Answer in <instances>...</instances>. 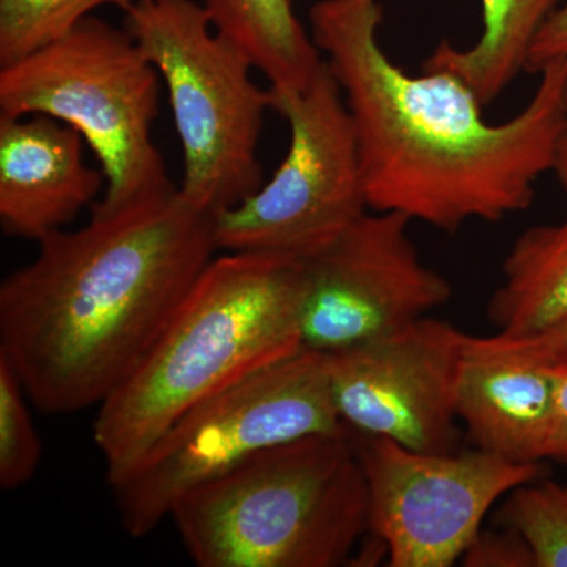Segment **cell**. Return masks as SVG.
Wrapping results in <instances>:
<instances>
[{"label":"cell","mask_w":567,"mask_h":567,"mask_svg":"<svg viewBox=\"0 0 567 567\" xmlns=\"http://www.w3.org/2000/svg\"><path fill=\"white\" fill-rule=\"evenodd\" d=\"M379 0H319L309 32L341 87L357 134L365 199L456 234L472 219L527 210L554 167L567 59L540 70L527 107L488 123L475 93L446 71L410 76L379 41Z\"/></svg>","instance_id":"cell-1"},{"label":"cell","mask_w":567,"mask_h":567,"mask_svg":"<svg viewBox=\"0 0 567 567\" xmlns=\"http://www.w3.org/2000/svg\"><path fill=\"white\" fill-rule=\"evenodd\" d=\"M215 215L171 185L39 241L0 284V357L41 413L102 405L218 251Z\"/></svg>","instance_id":"cell-2"},{"label":"cell","mask_w":567,"mask_h":567,"mask_svg":"<svg viewBox=\"0 0 567 567\" xmlns=\"http://www.w3.org/2000/svg\"><path fill=\"white\" fill-rule=\"evenodd\" d=\"M305 262L213 257L132 374L99 405L93 440L107 481L194 405L303 349Z\"/></svg>","instance_id":"cell-3"},{"label":"cell","mask_w":567,"mask_h":567,"mask_svg":"<svg viewBox=\"0 0 567 567\" xmlns=\"http://www.w3.org/2000/svg\"><path fill=\"white\" fill-rule=\"evenodd\" d=\"M200 567H338L369 533L349 427L282 443L186 492L171 516Z\"/></svg>","instance_id":"cell-4"},{"label":"cell","mask_w":567,"mask_h":567,"mask_svg":"<svg viewBox=\"0 0 567 567\" xmlns=\"http://www.w3.org/2000/svg\"><path fill=\"white\" fill-rule=\"evenodd\" d=\"M159 81L126 29L89 17L61 40L0 66V118L41 114L76 130L106 177L92 207L112 210L173 185L152 136Z\"/></svg>","instance_id":"cell-5"},{"label":"cell","mask_w":567,"mask_h":567,"mask_svg":"<svg viewBox=\"0 0 567 567\" xmlns=\"http://www.w3.org/2000/svg\"><path fill=\"white\" fill-rule=\"evenodd\" d=\"M125 29L158 70L182 144L181 193L216 215L264 185L259 151L271 92L194 0H134Z\"/></svg>","instance_id":"cell-6"},{"label":"cell","mask_w":567,"mask_h":567,"mask_svg":"<svg viewBox=\"0 0 567 567\" xmlns=\"http://www.w3.org/2000/svg\"><path fill=\"white\" fill-rule=\"evenodd\" d=\"M346 427L331 395L327 357L303 347L194 405L107 481L122 527L132 537L148 536L192 488L270 447Z\"/></svg>","instance_id":"cell-7"},{"label":"cell","mask_w":567,"mask_h":567,"mask_svg":"<svg viewBox=\"0 0 567 567\" xmlns=\"http://www.w3.org/2000/svg\"><path fill=\"white\" fill-rule=\"evenodd\" d=\"M271 92L290 145L271 181L215 215L216 249L309 259L368 213L357 134L327 62L303 91Z\"/></svg>","instance_id":"cell-8"},{"label":"cell","mask_w":567,"mask_h":567,"mask_svg":"<svg viewBox=\"0 0 567 567\" xmlns=\"http://www.w3.org/2000/svg\"><path fill=\"white\" fill-rule=\"evenodd\" d=\"M354 435L369 491V533L390 567H451L496 502L539 480L540 464L484 453H420L385 436Z\"/></svg>","instance_id":"cell-9"},{"label":"cell","mask_w":567,"mask_h":567,"mask_svg":"<svg viewBox=\"0 0 567 567\" xmlns=\"http://www.w3.org/2000/svg\"><path fill=\"white\" fill-rule=\"evenodd\" d=\"M410 223L401 213H365L303 260L305 347L341 352L402 330L451 300V282L421 262Z\"/></svg>","instance_id":"cell-10"},{"label":"cell","mask_w":567,"mask_h":567,"mask_svg":"<svg viewBox=\"0 0 567 567\" xmlns=\"http://www.w3.org/2000/svg\"><path fill=\"white\" fill-rule=\"evenodd\" d=\"M466 333L423 317L402 330L327 357L336 412L358 435L420 453H457V383Z\"/></svg>","instance_id":"cell-11"},{"label":"cell","mask_w":567,"mask_h":567,"mask_svg":"<svg viewBox=\"0 0 567 567\" xmlns=\"http://www.w3.org/2000/svg\"><path fill=\"white\" fill-rule=\"evenodd\" d=\"M84 140L65 123L33 114L0 118V223L37 244L65 229L106 186L85 162Z\"/></svg>","instance_id":"cell-12"},{"label":"cell","mask_w":567,"mask_h":567,"mask_svg":"<svg viewBox=\"0 0 567 567\" xmlns=\"http://www.w3.org/2000/svg\"><path fill=\"white\" fill-rule=\"evenodd\" d=\"M557 377L551 365L466 349L457 416L476 450L514 464L548 461Z\"/></svg>","instance_id":"cell-13"},{"label":"cell","mask_w":567,"mask_h":567,"mask_svg":"<svg viewBox=\"0 0 567 567\" xmlns=\"http://www.w3.org/2000/svg\"><path fill=\"white\" fill-rule=\"evenodd\" d=\"M487 316L496 333L524 338L567 319V218L536 226L514 241Z\"/></svg>","instance_id":"cell-14"},{"label":"cell","mask_w":567,"mask_h":567,"mask_svg":"<svg viewBox=\"0 0 567 567\" xmlns=\"http://www.w3.org/2000/svg\"><path fill=\"white\" fill-rule=\"evenodd\" d=\"M565 0H481L483 35L470 50L442 41L423 71L458 78L486 110L525 71L529 50L548 18Z\"/></svg>","instance_id":"cell-15"},{"label":"cell","mask_w":567,"mask_h":567,"mask_svg":"<svg viewBox=\"0 0 567 567\" xmlns=\"http://www.w3.org/2000/svg\"><path fill=\"white\" fill-rule=\"evenodd\" d=\"M215 31L262 71L274 91H303L323 63L292 0H204Z\"/></svg>","instance_id":"cell-16"},{"label":"cell","mask_w":567,"mask_h":567,"mask_svg":"<svg viewBox=\"0 0 567 567\" xmlns=\"http://www.w3.org/2000/svg\"><path fill=\"white\" fill-rule=\"evenodd\" d=\"M134 0H0V66L69 35L102 7L125 11Z\"/></svg>","instance_id":"cell-17"},{"label":"cell","mask_w":567,"mask_h":567,"mask_svg":"<svg viewBox=\"0 0 567 567\" xmlns=\"http://www.w3.org/2000/svg\"><path fill=\"white\" fill-rule=\"evenodd\" d=\"M496 520L527 540L536 567H567V484L536 480L514 488Z\"/></svg>","instance_id":"cell-18"},{"label":"cell","mask_w":567,"mask_h":567,"mask_svg":"<svg viewBox=\"0 0 567 567\" xmlns=\"http://www.w3.org/2000/svg\"><path fill=\"white\" fill-rule=\"evenodd\" d=\"M20 377L0 357V487L14 491L35 475L41 458L39 432Z\"/></svg>","instance_id":"cell-19"},{"label":"cell","mask_w":567,"mask_h":567,"mask_svg":"<svg viewBox=\"0 0 567 567\" xmlns=\"http://www.w3.org/2000/svg\"><path fill=\"white\" fill-rule=\"evenodd\" d=\"M466 349L475 352L505 354L517 360L548 365H567V319L540 333L509 338L466 334Z\"/></svg>","instance_id":"cell-20"},{"label":"cell","mask_w":567,"mask_h":567,"mask_svg":"<svg viewBox=\"0 0 567 567\" xmlns=\"http://www.w3.org/2000/svg\"><path fill=\"white\" fill-rule=\"evenodd\" d=\"M462 565L466 567H536L527 540L514 529L483 532L466 548Z\"/></svg>","instance_id":"cell-21"},{"label":"cell","mask_w":567,"mask_h":567,"mask_svg":"<svg viewBox=\"0 0 567 567\" xmlns=\"http://www.w3.org/2000/svg\"><path fill=\"white\" fill-rule=\"evenodd\" d=\"M561 59H567V0L537 32L525 71L539 74L548 63Z\"/></svg>","instance_id":"cell-22"},{"label":"cell","mask_w":567,"mask_h":567,"mask_svg":"<svg viewBox=\"0 0 567 567\" xmlns=\"http://www.w3.org/2000/svg\"><path fill=\"white\" fill-rule=\"evenodd\" d=\"M557 377L554 434H551L548 461L567 464V365H551Z\"/></svg>","instance_id":"cell-23"},{"label":"cell","mask_w":567,"mask_h":567,"mask_svg":"<svg viewBox=\"0 0 567 567\" xmlns=\"http://www.w3.org/2000/svg\"><path fill=\"white\" fill-rule=\"evenodd\" d=\"M551 171L557 175L558 183L561 185L563 192H565L567 197V84L565 100H563L561 130H559L557 148H555L554 167H551Z\"/></svg>","instance_id":"cell-24"}]
</instances>
